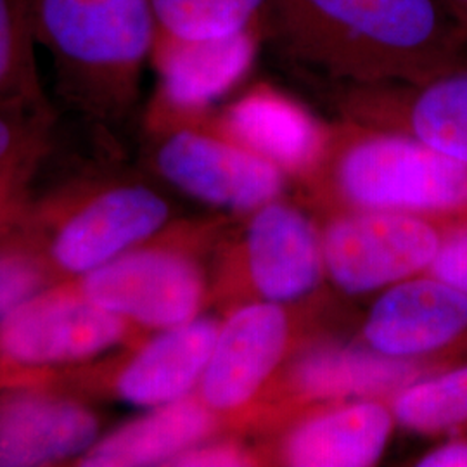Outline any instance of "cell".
Wrapping results in <instances>:
<instances>
[{
  "mask_svg": "<svg viewBox=\"0 0 467 467\" xmlns=\"http://www.w3.org/2000/svg\"><path fill=\"white\" fill-rule=\"evenodd\" d=\"M265 34L341 85L424 82L467 61L445 0H268Z\"/></svg>",
  "mask_w": 467,
  "mask_h": 467,
  "instance_id": "1",
  "label": "cell"
},
{
  "mask_svg": "<svg viewBox=\"0 0 467 467\" xmlns=\"http://www.w3.org/2000/svg\"><path fill=\"white\" fill-rule=\"evenodd\" d=\"M63 98L98 125L127 117L154 44L150 0H30Z\"/></svg>",
  "mask_w": 467,
  "mask_h": 467,
  "instance_id": "2",
  "label": "cell"
},
{
  "mask_svg": "<svg viewBox=\"0 0 467 467\" xmlns=\"http://www.w3.org/2000/svg\"><path fill=\"white\" fill-rule=\"evenodd\" d=\"M303 181L333 212L372 208L467 222V165L348 118L329 125L317 165Z\"/></svg>",
  "mask_w": 467,
  "mask_h": 467,
  "instance_id": "3",
  "label": "cell"
},
{
  "mask_svg": "<svg viewBox=\"0 0 467 467\" xmlns=\"http://www.w3.org/2000/svg\"><path fill=\"white\" fill-rule=\"evenodd\" d=\"M167 198L144 181L96 170L34 198L19 237L47 264L56 283L73 281L161 233Z\"/></svg>",
  "mask_w": 467,
  "mask_h": 467,
  "instance_id": "4",
  "label": "cell"
},
{
  "mask_svg": "<svg viewBox=\"0 0 467 467\" xmlns=\"http://www.w3.org/2000/svg\"><path fill=\"white\" fill-rule=\"evenodd\" d=\"M146 334L85 296L75 281L52 284L0 320V391L50 384Z\"/></svg>",
  "mask_w": 467,
  "mask_h": 467,
  "instance_id": "5",
  "label": "cell"
},
{
  "mask_svg": "<svg viewBox=\"0 0 467 467\" xmlns=\"http://www.w3.org/2000/svg\"><path fill=\"white\" fill-rule=\"evenodd\" d=\"M146 130L152 171L185 196L218 210L253 213L279 200L291 179L227 134L213 109L146 115Z\"/></svg>",
  "mask_w": 467,
  "mask_h": 467,
  "instance_id": "6",
  "label": "cell"
},
{
  "mask_svg": "<svg viewBox=\"0 0 467 467\" xmlns=\"http://www.w3.org/2000/svg\"><path fill=\"white\" fill-rule=\"evenodd\" d=\"M212 234L206 225L165 227L142 244L73 279L85 296L156 333L202 316L212 287L200 253Z\"/></svg>",
  "mask_w": 467,
  "mask_h": 467,
  "instance_id": "7",
  "label": "cell"
},
{
  "mask_svg": "<svg viewBox=\"0 0 467 467\" xmlns=\"http://www.w3.org/2000/svg\"><path fill=\"white\" fill-rule=\"evenodd\" d=\"M291 305L239 303L218 326L196 395L227 430L250 426L260 403L296 350Z\"/></svg>",
  "mask_w": 467,
  "mask_h": 467,
  "instance_id": "8",
  "label": "cell"
},
{
  "mask_svg": "<svg viewBox=\"0 0 467 467\" xmlns=\"http://www.w3.org/2000/svg\"><path fill=\"white\" fill-rule=\"evenodd\" d=\"M218 326L215 318L200 316L67 368L50 384L88 400L123 401L148 410L182 400L200 386Z\"/></svg>",
  "mask_w": 467,
  "mask_h": 467,
  "instance_id": "9",
  "label": "cell"
},
{
  "mask_svg": "<svg viewBox=\"0 0 467 467\" xmlns=\"http://www.w3.org/2000/svg\"><path fill=\"white\" fill-rule=\"evenodd\" d=\"M449 223L372 208L334 210L320 231L326 277L348 296L430 272Z\"/></svg>",
  "mask_w": 467,
  "mask_h": 467,
  "instance_id": "10",
  "label": "cell"
},
{
  "mask_svg": "<svg viewBox=\"0 0 467 467\" xmlns=\"http://www.w3.org/2000/svg\"><path fill=\"white\" fill-rule=\"evenodd\" d=\"M449 366L389 358L360 343H316L289 358L251 422L277 430L301 410L324 403L389 400L401 388Z\"/></svg>",
  "mask_w": 467,
  "mask_h": 467,
  "instance_id": "11",
  "label": "cell"
},
{
  "mask_svg": "<svg viewBox=\"0 0 467 467\" xmlns=\"http://www.w3.org/2000/svg\"><path fill=\"white\" fill-rule=\"evenodd\" d=\"M237 281L222 289L243 287L251 300L295 305L306 300L326 279L322 235L300 208L270 201L251 213L243 239L220 267L217 284Z\"/></svg>",
  "mask_w": 467,
  "mask_h": 467,
  "instance_id": "12",
  "label": "cell"
},
{
  "mask_svg": "<svg viewBox=\"0 0 467 467\" xmlns=\"http://www.w3.org/2000/svg\"><path fill=\"white\" fill-rule=\"evenodd\" d=\"M358 343L397 360H467V293L428 272L393 284L372 303Z\"/></svg>",
  "mask_w": 467,
  "mask_h": 467,
  "instance_id": "13",
  "label": "cell"
},
{
  "mask_svg": "<svg viewBox=\"0 0 467 467\" xmlns=\"http://www.w3.org/2000/svg\"><path fill=\"white\" fill-rule=\"evenodd\" d=\"M341 118L410 137L467 165V61L414 84L341 85Z\"/></svg>",
  "mask_w": 467,
  "mask_h": 467,
  "instance_id": "14",
  "label": "cell"
},
{
  "mask_svg": "<svg viewBox=\"0 0 467 467\" xmlns=\"http://www.w3.org/2000/svg\"><path fill=\"white\" fill-rule=\"evenodd\" d=\"M90 401L56 384L0 391V467L75 466L100 438Z\"/></svg>",
  "mask_w": 467,
  "mask_h": 467,
  "instance_id": "15",
  "label": "cell"
},
{
  "mask_svg": "<svg viewBox=\"0 0 467 467\" xmlns=\"http://www.w3.org/2000/svg\"><path fill=\"white\" fill-rule=\"evenodd\" d=\"M397 419L389 400L334 401L301 410L281 424L264 455L291 467H368L379 462Z\"/></svg>",
  "mask_w": 467,
  "mask_h": 467,
  "instance_id": "16",
  "label": "cell"
},
{
  "mask_svg": "<svg viewBox=\"0 0 467 467\" xmlns=\"http://www.w3.org/2000/svg\"><path fill=\"white\" fill-rule=\"evenodd\" d=\"M215 119L235 140L301 181L317 165L329 129L268 85L251 88Z\"/></svg>",
  "mask_w": 467,
  "mask_h": 467,
  "instance_id": "17",
  "label": "cell"
},
{
  "mask_svg": "<svg viewBox=\"0 0 467 467\" xmlns=\"http://www.w3.org/2000/svg\"><path fill=\"white\" fill-rule=\"evenodd\" d=\"M223 431L220 419L194 393L100 434L75 466H171L182 453Z\"/></svg>",
  "mask_w": 467,
  "mask_h": 467,
  "instance_id": "18",
  "label": "cell"
},
{
  "mask_svg": "<svg viewBox=\"0 0 467 467\" xmlns=\"http://www.w3.org/2000/svg\"><path fill=\"white\" fill-rule=\"evenodd\" d=\"M150 5L152 47L210 46L265 34L268 0H150Z\"/></svg>",
  "mask_w": 467,
  "mask_h": 467,
  "instance_id": "19",
  "label": "cell"
},
{
  "mask_svg": "<svg viewBox=\"0 0 467 467\" xmlns=\"http://www.w3.org/2000/svg\"><path fill=\"white\" fill-rule=\"evenodd\" d=\"M397 424L422 436L467 434V360L440 368L389 399Z\"/></svg>",
  "mask_w": 467,
  "mask_h": 467,
  "instance_id": "20",
  "label": "cell"
},
{
  "mask_svg": "<svg viewBox=\"0 0 467 467\" xmlns=\"http://www.w3.org/2000/svg\"><path fill=\"white\" fill-rule=\"evenodd\" d=\"M35 46L30 0H0V106L49 109Z\"/></svg>",
  "mask_w": 467,
  "mask_h": 467,
  "instance_id": "21",
  "label": "cell"
},
{
  "mask_svg": "<svg viewBox=\"0 0 467 467\" xmlns=\"http://www.w3.org/2000/svg\"><path fill=\"white\" fill-rule=\"evenodd\" d=\"M52 284L47 264L19 234L0 244V320Z\"/></svg>",
  "mask_w": 467,
  "mask_h": 467,
  "instance_id": "22",
  "label": "cell"
},
{
  "mask_svg": "<svg viewBox=\"0 0 467 467\" xmlns=\"http://www.w3.org/2000/svg\"><path fill=\"white\" fill-rule=\"evenodd\" d=\"M50 109L0 106V170L42 160L50 146Z\"/></svg>",
  "mask_w": 467,
  "mask_h": 467,
  "instance_id": "23",
  "label": "cell"
},
{
  "mask_svg": "<svg viewBox=\"0 0 467 467\" xmlns=\"http://www.w3.org/2000/svg\"><path fill=\"white\" fill-rule=\"evenodd\" d=\"M42 160L0 170V244L19 234L34 201L35 173Z\"/></svg>",
  "mask_w": 467,
  "mask_h": 467,
  "instance_id": "24",
  "label": "cell"
},
{
  "mask_svg": "<svg viewBox=\"0 0 467 467\" xmlns=\"http://www.w3.org/2000/svg\"><path fill=\"white\" fill-rule=\"evenodd\" d=\"M258 464H265L262 451H251L237 440L220 434L185 451L171 466L248 467Z\"/></svg>",
  "mask_w": 467,
  "mask_h": 467,
  "instance_id": "25",
  "label": "cell"
},
{
  "mask_svg": "<svg viewBox=\"0 0 467 467\" xmlns=\"http://www.w3.org/2000/svg\"><path fill=\"white\" fill-rule=\"evenodd\" d=\"M428 274L449 281L467 293V222L449 223L441 250Z\"/></svg>",
  "mask_w": 467,
  "mask_h": 467,
  "instance_id": "26",
  "label": "cell"
},
{
  "mask_svg": "<svg viewBox=\"0 0 467 467\" xmlns=\"http://www.w3.org/2000/svg\"><path fill=\"white\" fill-rule=\"evenodd\" d=\"M418 467H467V434L443 438L440 445L416 459Z\"/></svg>",
  "mask_w": 467,
  "mask_h": 467,
  "instance_id": "27",
  "label": "cell"
},
{
  "mask_svg": "<svg viewBox=\"0 0 467 467\" xmlns=\"http://www.w3.org/2000/svg\"><path fill=\"white\" fill-rule=\"evenodd\" d=\"M451 13L459 17L467 26V0H445Z\"/></svg>",
  "mask_w": 467,
  "mask_h": 467,
  "instance_id": "28",
  "label": "cell"
}]
</instances>
